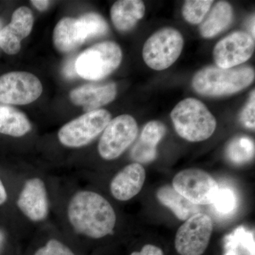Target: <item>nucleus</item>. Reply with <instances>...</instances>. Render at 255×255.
Instances as JSON below:
<instances>
[{
  "instance_id": "1",
  "label": "nucleus",
  "mask_w": 255,
  "mask_h": 255,
  "mask_svg": "<svg viewBox=\"0 0 255 255\" xmlns=\"http://www.w3.org/2000/svg\"><path fill=\"white\" fill-rule=\"evenodd\" d=\"M69 221L75 232L100 239L113 232L117 223L115 211L105 197L94 191L76 193L69 202Z\"/></svg>"
},
{
  "instance_id": "2",
  "label": "nucleus",
  "mask_w": 255,
  "mask_h": 255,
  "mask_svg": "<svg viewBox=\"0 0 255 255\" xmlns=\"http://www.w3.org/2000/svg\"><path fill=\"white\" fill-rule=\"evenodd\" d=\"M254 69L250 66L223 69L208 66L201 69L192 79V87L199 95L223 97L241 92L253 83Z\"/></svg>"
},
{
  "instance_id": "3",
  "label": "nucleus",
  "mask_w": 255,
  "mask_h": 255,
  "mask_svg": "<svg viewBox=\"0 0 255 255\" xmlns=\"http://www.w3.org/2000/svg\"><path fill=\"white\" fill-rule=\"evenodd\" d=\"M171 119L178 135L189 142H201L214 134L217 122L201 101L187 98L171 112Z\"/></svg>"
},
{
  "instance_id": "4",
  "label": "nucleus",
  "mask_w": 255,
  "mask_h": 255,
  "mask_svg": "<svg viewBox=\"0 0 255 255\" xmlns=\"http://www.w3.org/2000/svg\"><path fill=\"white\" fill-rule=\"evenodd\" d=\"M122 57V49L117 43L112 41L97 43L77 57V75L85 80H102L119 68Z\"/></svg>"
},
{
  "instance_id": "5",
  "label": "nucleus",
  "mask_w": 255,
  "mask_h": 255,
  "mask_svg": "<svg viewBox=\"0 0 255 255\" xmlns=\"http://www.w3.org/2000/svg\"><path fill=\"white\" fill-rule=\"evenodd\" d=\"M184 47V38L175 28L167 27L156 31L146 41L142 57L152 70H164L175 63Z\"/></svg>"
},
{
  "instance_id": "6",
  "label": "nucleus",
  "mask_w": 255,
  "mask_h": 255,
  "mask_svg": "<svg viewBox=\"0 0 255 255\" xmlns=\"http://www.w3.org/2000/svg\"><path fill=\"white\" fill-rule=\"evenodd\" d=\"M111 120L112 116L108 111L97 110L87 112L63 126L58 132V138L66 147H83L102 133Z\"/></svg>"
},
{
  "instance_id": "7",
  "label": "nucleus",
  "mask_w": 255,
  "mask_h": 255,
  "mask_svg": "<svg viewBox=\"0 0 255 255\" xmlns=\"http://www.w3.org/2000/svg\"><path fill=\"white\" fill-rule=\"evenodd\" d=\"M138 133L135 119L128 114L111 120L98 145L99 153L106 160L118 158L132 145Z\"/></svg>"
},
{
  "instance_id": "8",
  "label": "nucleus",
  "mask_w": 255,
  "mask_h": 255,
  "mask_svg": "<svg viewBox=\"0 0 255 255\" xmlns=\"http://www.w3.org/2000/svg\"><path fill=\"white\" fill-rule=\"evenodd\" d=\"M172 187L179 194L196 205L212 204L219 185L207 172L198 169H187L176 174Z\"/></svg>"
},
{
  "instance_id": "9",
  "label": "nucleus",
  "mask_w": 255,
  "mask_h": 255,
  "mask_svg": "<svg viewBox=\"0 0 255 255\" xmlns=\"http://www.w3.org/2000/svg\"><path fill=\"white\" fill-rule=\"evenodd\" d=\"M213 233L212 219L208 215H194L185 221L176 234V251L180 255H202Z\"/></svg>"
},
{
  "instance_id": "10",
  "label": "nucleus",
  "mask_w": 255,
  "mask_h": 255,
  "mask_svg": "<svg viewBox=\"0 0 255 255\" xmlns=\"http://www.w3.org/2000/svg\"><path fill=\"white\" fill-rule=\"evenodd\" d=\"M43 91L37 77L26 72H11L0 77V102L25 105L36 100Z\"/></svg>"
},
{
  "instance_id": "11",
  "label": "nucleus",
  "mask_w": 255,
  "mask_h": 255,
  "mask_svg": "<svg viewBox=\"0 0 255 255\" xmlns=\"http://www.w3.org/2000/svg\"><path fill=\"white\" fill-rule=\"evenodd\" d=\"M255 47V38L250 33L233 32L215 46L213 52L215 63L221 68H235L251 58Z\"/></svg>"
},
{
  "instance_id": "12",
  "label": "nucleus",
  "mask_w": 255,
  "mask_h": 255,
  "mask_svg": "<svg viewBox=\"0 0 255 255\" xmlns=\"http://www.w3.org/2000/svg\"><path fill=\"white\" fill-rule=\"evenodd\" d=\"M20 211L34 222L43 221L48 214V199L44 182L32 178L25 183L17 200Z\"/></svg>"
},
{
  "instance_id": "13",
  "label": "nucleus",
  "mask_w": 255,
  "mask_h": 255,
  "mask_svg": "<svg viewBox=\"0 0 255 255\" xmlns=\"http://www.w3.org/2000/svg\"><path fill=\"white\" fill-rule=\"evenodd\" d=\"M33 20L31 10L26 6L15 10L11 22L0 30V48L9 55L18 53L21 41L31 33Z\"/></svg>"
},
{
  "instance_id": "14",
  "label": "nucleus",
  "mask_w": 255,
  "mask_h": 255,
  "mask_svg": "<svg viewBox=\"0 0 255 255\" xmlns=\"http://www.w3.org/2000/svg\"><path fill=\"white\" fill-rule=\"evenodd\" d=\"M117 94V85L114 82L87 84L72 90L70 99L74 105L80 106L89 112L113 102Z\"/></svg>"
},
{
  "instance_id": "15",
  "label": "nucleus",
  "mask_w": 255,
  "mask_h": 255,
  "mask_svg": "<svg viewBox=\"0 0 255 255\" xmlns=\"http://www.w3.org/2000/svg\"><path fill=\"white\" fill-rule=\"evenodd\" d=\"M145 177V168L142 164L136 162L128 164L112 179L111 193L117 200H130L141 191Z\"/></svg>"
},
{
  "instance_id": "16",
  "label": "nucleus",
  "mask_w": 255,
  "mask_h": 255,
  "mask_svg": "<svg viewBox=\"0 0 255 255\" xmlns=\"http://www.w3.org/2000/svg\"><path fill=\"white\" fill-rule=\"evenodd\" d=\"M86 25L81 18L65 17L57 23L53 31V43L60 53H67L77 49L90 40Z\"/></svg>"
},
{
  "instance_id": "17",
  "label": "nucleus",
  "mask_w": 255,
  "mask_h": 255,
  "mask_svg": "<svg viewBox=\"0 0 255 255\" xmlns=\"http://www.w3.org/2000/svg\"><path fill=\"white\" fill-rule=\"evenodd\" d=\"M167 132L165 126L158 121H151L142 128L139 140L132 147L130 157L139 164L150 163L157 157V146Z\"/></svg>"
},
{
  "instance_id": "18",
  "label": "nucleus",
  "mask_w": 255,
  "mask_h": 255,
  "mask_svg": "<svg viewBox=\"0 0 255 255\" xmlns=\"http://www.w3.org/2000/svg\"><path fill=\"white\" fill-rule=\"evenodd\" d=\"M145 6L140 0H120L116 1L111 9L112 23L119 31H130L141 19Z\"/></svg>"
},
{
  "instance_id": "19",
  "label": "nucleus",
  "mask_w": 255,
  "mask_h": 255,
  "mask_svg": "<svg viewBox=\"0 0 255 255\" xmlns=\"http://www.w3.org/2000/svg\"><path fill=\"white\" fill-rule=\"evenodd\" d=\"M157 200L168 208L181 221H187L201 211V206L193 204L179 194L172 186L159 187L156 192Z\"/></svg>"
},
{
  "instance_id": "20",
  "label": "nucleus",
  "mask_w": 255,
  "mask_h": 255,
  "mask_svg": "<svg viewBox=\"0 0 255 255\" xmlns=\"http://www.w3.org/2000/svg\"><path fill=\"white\" fill-rule=\"evenodd\" d=\"M233 9L230 3L226 1H218L209 14L202 21L199 27L201 36L211 38L226 30L232 23Z\"/></svg>"
},
{
  "instance_id": "21",
  "label": "nucleus",
  "mask_w": 255,
  "mask_h": 255,
  "mask_svg": "<svg viewBox=\"0 0 255 255\" xmlns=\"http://www.w3.org/2000/svg\"><path fill=\"white\" fill-rule=\"evenodd\" d=\"M31 130V123L24 114L9 106L0 105V133L21 137Z\"/></svg>"
},
{
  "instance_id": "22",
  "label": "nucleus",
  "mask_w": 255,
  "mask_h": 255,
  "mask_svg": "<svg viewBox=\"0 0 255 255\" xmlns=\"http://www.w3.org/2000/svg\"><path fill=\"white\" fill-rule=\"evenodd\" d=\"M226 155L230 162L238 165L251 162L255 156L254 140L246 135L235 137L226 147Z\"/></svg>"
},
{
  "instance_id": "23",
  "label": "nucleus",
  "mask_w": 255,
  "mask_h": 255,
  "mask_svg": "<svg viewBox=\"0 0 255 255\" xmlns=\"http://www.w3.org/2000/svg\"><path fill=\"white\" fill-rule=\"evenodd\" d=\"M212 0H187L182 6V15L187 22L199 24L204 21L213 5Z\"/></svg>"
},
{
  "instance_id": "24",
  "label": "nucleus",
  "mask_w": 255,
  "mask_h": 255,
  "mask_svg": "<svg viewBox=\"0 0 255 255\" xmlns=\"http://www.w3.org/2000/svg\"><path fill=\"white\" fill-rule=\"evenodd\" d=\"M238 200L236 192L231 188H219L214 202L211 205L215 212L221 216H229L234 214L237 208Z\"/></svg>"
},
{
  "instance_id": "25",
  "label": "nucleus",
  "mask_w": 255,
  "mask_h": 255,
  "mask_svg": "<svg viewBox=\"0 0 255 255\" xmlns=\"http://www.w3.org/2000/svg\"><path fill=\"white\" fill-rule=\"evenodd\" d=\"M34 255H75L71 250L55 239L50 240L46 246L38 249Z\"/></svg>"
},
{
  "instance_id": "26",
  "label": "nucleus",
  "mask_w": 255,
  "mask_h": 255,
  "mask_svg": "<svg viewBox=\"0 0 255 255\" xmlns=\"http://www.w3.org/2000/svg\"><path fill=\"white\" fill-rule=\"evenodd\" d=\"M255 92L253 90L250 95L249 100L241 114V122L246 128L254 130L255 127Z\"/></svg>"
},
{
  "instance_id": "27",
  "label": "nucleus",
  "mask_w": 255,
  "mask_h": 255,
  "mask_svg": "<svg viewBox=\"0 0 255 255\" xmlns=\"http://www.w3.org/2000/svg\"><path fill=\"white\" fill-rule=\"evenodd\" d=\"M130 255H164L163 252L158 247L146 245L140 252H134Z\"/></svg>"
},
{
  "instance_id": "28",
  "label": "nucleus",
  "mask_w": 255,
  "mask_h": 255,
  "mask_svg": "<svg viewBox=\"0 0 255 255\" xmlns=\"http://www.w3.org/2000/svg\"><path fill=\"white\" fill-rule=\"evenodd\" d=\"M76 58H72L69 59L65 63L63 68V73L65 76L68 78H74L77 75L76 70H75V61Z\"/></svg>"
},
{
  "instance_id": "29",
  "label": "nucleus",
  "mask_w": 255,
  "mask_h": 255,
  "mask_svg": "<svg viewBox=\"0 0 255 255\" xmlns=\"http://www.w3.org/2000/svg\"><path fill=\"white\" fill-rule=\"evenodd\" d=\"M31 4L39 11H43L48 9L50 4V1L46 0H32Z\"/></svg>"
},
{
  "instance_id": "30",
  "label": "nucleus",
  "mask_w": 255,
  "mask_h": 255,
  "mask_svg": "<svg viewBox=\"0 0 255 255\" xmlns=\"http://www.w3.org/2000/svg\"><path fill=\"white\" fill-rule=\"evenodd\" d=\"M6 199H7V194H6V189L0 179V205L4 204Z\"/></svg>"
},
{
  "instance_id": "31",
  "label": "nucleus",
  "mask_w": 255,
  "mask_h": 255,
  "mask_svg": "<svg viewBox=\"0 0 255 255\" xmlns=\"http://www.w3.org/2000/svg\"><path fill=\"white\" fill-rule=\"evenodd\" d=\"M249 28L250 31H251L250 34H251L253 38H255V15H253L251 18V21H250L249 22Z\"/></svg>"
},
{
  "instance_id": "32",
  "label": "nucleus",
  "mask_w": 255,
  "mask_h": 255,
  "mask_svg": "<svg viewBox=\"0 0 255 255\" xmlns=\"http://www.w3.org/2000/svg\"><path fill=\"white\" fill-rule=\"evenodd\" d=\"M5 242V234L2 230L0 229V253L4 246Z\"/></svg>"
},
{
  "instance_id": "33",
  "label": "nucleus",
  "mask_w": 255,
  "mask_h": 255,
  "mask_svg": "<svg viewBox=\"0 0 255 255\" xmlns=\"http://www.w3.org/2000/svg\"><path fill=\"white\" fill-rule=\"evenodd\" d=\"M1 21H0V30H1Z\"/></svg>"
}]
</instances>
